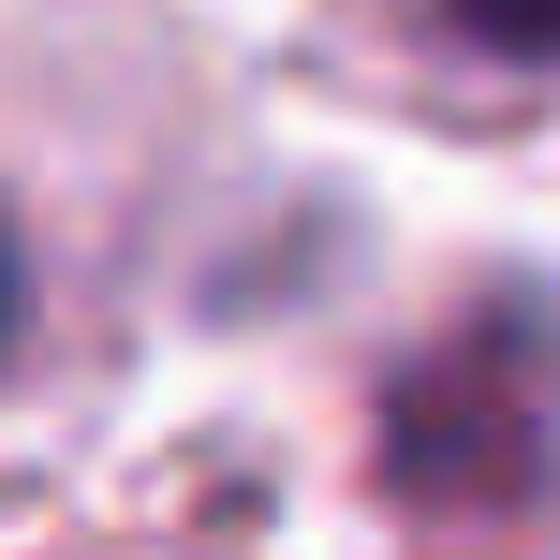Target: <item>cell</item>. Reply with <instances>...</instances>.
<instances>
[{
    "mask_svg": "<svg viewBox=\"0 0 560 560\" xmlns=\"http://www.w3.org/2000/svg\"><path fill=\"white\" fill-rule=\"evenodd\" d=\"M472 45H502V59H560V0H443Z\"/></svg>",
    "mask_w": 560,
    "mask_h": 560,
    "instance_id": "1",
    "label": "cell"
},
{
    "mask_svg": "<svg viewBox=\"0 0 560 560\" xmlns=\"http://www.w3.org/2000/svg\"><path fill=\"white\" fill-rule=\"evenodd\" d=\"M15 310H30V280H15V236H0V339H15Z\"/></svg>",
    "mask_w": 560,
    "mask_h": 560,
    "instance_id": "2",
    "label": "cell"
}]
</instances>
